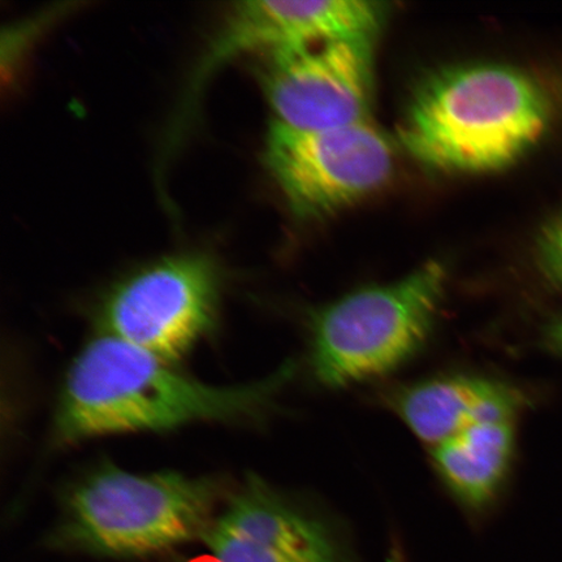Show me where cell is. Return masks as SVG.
Returning <instances> with one entry per match:
<instances>
[{"label":"cell","instance_id":"cell-10","mask_svg":"<svg viewBox=\"0 0 562 562\" xmlns=\"http://www.w3.org/2000/svg\"><path fill=\"white\" fill-rule=\"evenodd\" d=\"M392 405L414 435L434 448L482 422L518 419L527 402L507 382L448 375L405 386L393 395Z\"/></svg>","mask_w":562,"mask_h":562},{"label":"cell","instance_id":"cell-1","mask_svg":"<svg viewBox=\"0 0 562 562\" xmlns=\"http://www.w3.org/2000/svg\"><path fill=\"white\" fill-rule=\"evenodd\" d=\"M292 372L291 364H285L262 381L215 386L104 335L90 341L68 371L55 438L70 445L105 435L251 417L270 405Z\"/></svg>","mask_w":562,"mask_h":562},{"label":"cell","instance_id":"cell-6","mask_svg":"<svg viewBox=\"0 0 562 562\" xmlns=\"http://www.w3.org/2000/svg\"><path fill=\"white\" fill-rule=\"evenodd\" d=\"M220 285V272L203 256L147 266L105 299V335L173 364L213 327Z\"/></svg>","mask_w":562,"mask_h":562},{"label":"cell","instance_id":"cell-2","mask_svg":"<svg viewBox=\"0 0 562 562\" xmlns=\"http://www.w3.org/2000/svg\"><path fill=\"white\" fill-rule=\"evenodd\" d=\"M550 124V103L530 76L497 63L441 68L422 80L398 126L400 143L431 170L502 171Z\"/></svg>","mask_w":562,"mask_h":562},{"label":"cell","instance_id":"cell-11","mask_svg":"<svg viewBox=\"0 0 562 562\" xmlns=\"http://www.w3.org/2000/svg\"><path fill=\"white\" fill-rule=\"evenodd\" d=\"M518 419L482 422L432 448L435 467L457 498L482 508L510 472Z\"/></svg>","mask_w":562,"mask_h":562},{"label":"cell","instance_id":"cell-3","mask_svg":"<svg viewBox=\"0 0 562 562\" xmlns=\"http://www.w3.org/2000/svg\"><path fill=\"white\" fill-rule=\"evenodd\" d=\"M220 492L207 477L102 467L68 492L53 542L103 558L170 550L205 537Z\"/></svg>","mask_w":562,"mask_h":562},{"label":"cell","instance_id":"cell-9","mask_svg":"<svg viewBox=\"0 0 562 562\" xmlns=\"http://www.w3.org/2000/svg\"><path fill=\"white\" fill-rule=\"evenodd\" d=\"M205 540L215 562H346L326 522L255 476L211 524Z\"/></svg>","mask_w":562,"mask_h":562},{"label":"cell","instance_id":"cell-13","mask_svg":"<svg viewBox=\"0 0 562 562\" xmlns=\"http://www.w3.org/2000/svg\"><path fill=\"white\" fill-rule=\"evenodd\" d=\"M542 342L553 355L562 357V314L554 316L543 327Z\"/></svg>","mask_w":562,"mask_h":562},{"label":"cell","instance_id":"cell-7","mask_svg":"<svg viewBox=\"0 0 562 562\" xmlns=\"http://www.w3.org/2000/svg\"><path fill=\"white\" fill-rule=\"evenodd\" d=\"M372 44L336 41L267 56L262 87L273 123L312 132L370 122Z\"/></svg>","mask_w":562,"mask_h":562},{"label":"cell","instance_id":"cell-5","mask_svg":"<svg viewBox=\"0 0 562 562\" xmlns=\"http://www.w3.org/2000/svg\"><path fill=\"white\" fill-rule=\"evenodd\" d=\"M265 161L294 213L322 217L383 188L395 168V151L370 122L312 132L272 122Z\"/></svg>","mask_w":562,"mask_h":562},{"label":"cell","instance_id":"cell-8","mask_svg":"<svg viewBox=\"0 0 562 562\" xmlns=\"http://www.w3.org/2000/svg\"><path fill=\"white\" fill-rule=\"evenodd\" d=\"M385 13L383 3L361 0L237 4L196 70L194 86H199L201 77L241 53H261L267 58L328 42H374Z\"/></svg>","mask_w":562,"mask_h":562},{"label":"cell","instance_id":"cell-4","mask_svg":"<svg viewBox=\"0 0 562 562\" xmlns=\"http://www.w3.org/2000/svg\"><path fill=\"white\" fill-rule=\"evenodd\" d=\"M448 273L432 261L393 283L347 294L312 314L316 379L340 389L402 367L430 336Z\"/></svg>","mask_w":562,"mask_h":562},{"label":"cell","instance_id":"cell-12","mask_svg":"<svg viewBox=\"0 0 562 562\" xmlns=\"http://www.w3.org/2000/svg\"><path fill=\"white\" fill-rule=\"evenodd\" d=\"M536 257L548 283L562 291V210L540 231Z\"/></svg>","mask_w":562,"mask_h":562}]
</instances>
